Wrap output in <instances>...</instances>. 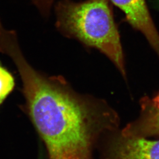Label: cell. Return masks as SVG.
<instances>
[{"instance_id":"cell-7","label":"cell","mask_w":159,"mask_h":159,"mask_svg":"<svg viewBox=\"0 0 159 159\" xmlns=\"http://www.w3.org/2000/svg\"><path fill=\"white\" fill-rule=\"evenodd\" d=\"M44 17H48L55 0H30Z\"/></svg>"},{"instance_id":"cell-6","label":"cell","mask_w":159,"mask_h":159,"mask_svg":"<svg viewBox=\"0 0 159 159\" xmlns=\"http://www.w3.org/2000/svg\"><path fill=\"white\" fill-rule=\"evenodd\" d=\"M14 86L15 80L12 75L0 65V105L11 93Z\"/></svg>"},{"instance_id":"cell-1","label":"cell","mask_w":159,"mask_h":159,"mask_svg":"<svg viewBox=\"0 0 159 159\" xmlns=\"http://www.w3.org/2000/svg\"><path fill=\"white\" fill-rule=\"evenodd\" d=\"M0 52L16 66L25 107L49 159H93L108 133L119 130V116L108 102L74 90L61 76L36 70L23 54L14 30L0 29Z\"/></svg>"},{"instance_id":"cell-3","label":"cell","mask_w":159,"mask_h":159,"mask_svg":"<svg viewBox=\"0 0 159 159\" xmlns=\"http://www.w3.org/2000/svg\"><path fill=\"white\" fill-rule=\"evenodd\" d=\"M100 144L101 159H159V139L125 136L117 130L106 134Z\"/></svg>"},{"instance_id":"cell-4","label":"cell","mask_w":159,"mask_h":159,"mask_svg":"<svg viewBox=\"0 0 159 159\" xmlns=\"http://www.w3.org/2000/svg\"><path fill=\"white\" fill-rule=\"evenodd\" d=\"M125 14L127 22L144 36L159 57V33L146 0H109Z\"/></svg>"},{"instance_id":"cell-2","label":"cell","mask_w":159,"mask_h":159,"mask_svg":"<svg viewBox=\"0 0 159 159\" xmlns=\"http://www.w3.org/2000/svg\"><path fill=\"white\" fill-rule=\"evenodd\" d=\"M55 11L56 27L61 34L98 50L127 79L119 31L109 0H61Z\"/></svg>"},{"instance_id":"cell-5","label":"cell","mask_w":159,"mask_h":159,"mask_svg":"<svg viewBox=\"0 0 159 159\" xmlns=\"http://www.w3.org/2000/svg\"><path fill=\"white\" fill-rule=\"evenodd\" d=\"M140 106L139 116L125 125L121 133L125 136L159 139V90L152 97H142Z\"/></svg>"}]
</instances>
